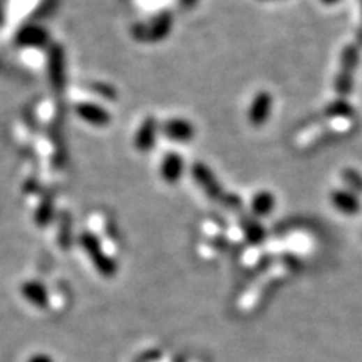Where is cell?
Segmentation results:
<instances>
[{
    "label": "cell",
    "instance_id": "cell-1",
    "mask_svg": "<svg viewBox=\"0 0 362 362\" xmlns=\"http://www.w3.org/2000/svg\"><path fill=\"white\" fill-rule=\"evenodd\" d=\"M359 65V47L355 44H347L341 52L340 68L333 80V89H335L338 98H347L355 85V74Z\"/></svg>",
    "mask_w": 362,
    "mask_h": 362
},
{
    "label": "cell",
    "instance_id": "cell-5",
    "mask_svg": "<svg viewBox=\"0 0 362 362\" xmlns=\"http://www.w3.org/2000/svg\"><path fill=\"white\" fill-rule=\"evenodd\" d=\"M162 133L174 142H189L195 136V127L188 119L172 118L162 126Z\"/></svg>",
    "mask_w": 362,
    "mask_h": 362
},
{
    "label": "cell",
    "instance_id": "cell-16",
    "mask_svg": "<svg viewBox=\"0 0 362 362\" xmlns=\"http://www.w3.org/2000/svg\"><path fill=\"white\" fill-rule=\"evenodd\" d=\"M341 177H342V180H345V183L347 184L349 190H352L354 193H361L362 192V175L358 171L352 169V168H347V169L342 171Z\"/></svg>",
    "mask_w": 362,
    "mask_h": 362
},
{
    "label": "cell",
    "instance_id": "cell-3",
    "mask_svg": "<svg viewBox=\"0 0 362 362\" xmlns=\"http://www.w3.org/2000/svg\"><path fill=\"white\" fill-rule=\"evenodd\" d=\"M192 177L197 181V184L202 189V192L207 195V197L213 201H220L225 202L228 193H225L222 184L218 181V179L215 177V174L211 172V169L209 168L207 165L204 163H195L192 166Z\"/></svg>",
    "mask_w": 362,
    "mask_h": 362
},
{
    "label": "cell",
    "instance_id": "cell-7",
    "mask_svg": "<svg viewBox=\"0 0 362 362\" xmlns=\"http://www.w3.org/2000/svg\"><path fill=\"white\" fill-rule=\"evenodd\" d=\"M157 130H159V126H157V121L153 116L144 119V123L137 128V133L135 136V146L137 151L148 153L153 150L157 139Z\"/></svg>",
    "mask_w": 362,
    "mask_h": 362
},
{
    "label": "cell",
    "instance_id": "cell-6",
    "mask_svg": "<svg viewBox=\"0 0 362 362\" xmlns=\"http://www.w3.org/2000/svg\"><path fill=\"white\" fill-rule=\"evenodd\" d=\"M331 202L342 215L354 216L361 211L358 195L349 189H335L331 192Z\"/></svg>",
    "mask_w": 362,
    "mask_h": 362
},
{
    "label": "cell",
    "instance_id": "cell-12",
    "mask_svg": "<svg viewBox=\"0 0 362 362\" xmlns=\"http://www.w3.org/2000/svg\"><path fill=\"white\" fill-rule=\"evenodd\" d=\"M354 106H352L346 98H337L329 103L324 109V115L332 119H340V118H350L354 115Z\"/></svg>",
    "mask_w": 362,
    "mask_h": 362
},
{
    "label": "cell",
    "instance_id": "cell-15",
    "mask_svg": "<svg viewBox=\"0 0 362 362\" xmlns=\"http://www.w3.org/2000/svg\"><path fill=\"white\" fill-rule=\"evenodd\" d=\"M243 231L246 239L250 243H259L264 237V229L254 219H245L243 220Z\"/></svg>",
    "mask_w": 362,
    "mask_h": 362
},
{
    "label": "cell",
    "instance_id": "cell-20",
    "mask_svg": "<svg viewBox=\"0 0 362 362\" xmlns=\"http://www.w3.org/2000/svg\"><path fill=\"white\" fill-rule=\"evenodd\" d=\"M259 2H275V0H259Z\"/></svg>",
    "mask_w": 362,
    "mask_h": 362
},
{
    "label": "cell",
    "instance_id": "cell-11",
    "mask_svg": "<svg viewBox=\"0 0 362 362\" xmlns=\"http://www.w3.org/2000/svg\"><path fill=\"white\" fill-rule=\"evenodd\" d=\"M275 202H276V199L271 192L262 190L254 195L252 201H250V210H252L255 216L263 218V216L271 215V213L273 211Z\"/></svg>",
    "mask_w": 362,
    "mask_h": 362
},
{
    "label": "cell",
    "instance_id": "cell-4",
    "mask_svg": "<svg viewBox=\"0 0 362 362\" xmlns=\"http://www.w3.org/2000/svg\"><path fill=\"white\" fill-rule=\"evenodd\" d=\"M273 98L267 91H259L249 105L248 121L252 127H263L272 115Z\"/></svg>",
    "mask_w": 362,
    "mask_h": 362
},
{
    "label": "cell",
    "instance_id": "cell-10",
    "mask_svg": "<svg viewBox=\"0 0 362 362\" xmlns=\"http://www.w3.org/2000/svg\"><path fill=\"white\" fill-rule=\"evenodd\" d=\"M82 245H83V248L88 250L91 258L94 259V262L98 264V267L101 269V271H105V272L112 271L114 263L110 262V258L103 255V250H101V248L98 245V240L94 236L83 234L82 236Z\"/></svg>",
    "mask_w": 362,
    "mask_h": 362
},
{
    "label": "cell",
    "instance_id": "cell-18",
    "mask_svg": "<svg viewBox=\"0 0 362 362\" xmlns=\"http://www.w3.org/2000/svg\"><path fill=\"white\" fill-rule=\"evenodd\" d=\"M320 2H322L323 5H326V6H332V5L340 3L341 0H320Z\"/></svg>",
    "mask_w": 362,
    "mask_h": 362
},
{
    "label": "cell",
    "instance_id": "cell-2",
    "mask_svg": "<svg viewBox=\"0 0 362 362\" xmlns=\"http://www.w3.org/2000/svg\"><path fill=\"white\" fill-rule=\"evenodd\" d=\"M174 24L171 13L163 11L145 23L132 26V36L139 43H160L169 36Z\"/></svg>",
    "mask_w": 362,
    "mask_h": 362
},
{
    "label": "cell",
    "instance_id": "cell-21",
    "mask_svg": "<svg viewBox=\"0 0 362 362\" xmlns=\"http://www.w3.org/2000/svg\"><path fill=\"white\" fill-rule=\"evenodd\" d=\"M361 17H362V0H361Z\"/></svg>",
    "mask_w": 362,
    "mask_h": 362
},
{
    "label": "cell",
    "instance_id": "cell-14",
    "mask_svg": "<svg viewBox=\"0 0 362 362\" xmlns=\"http://www.w3.org/2000/svg\"><path fill=\"white\" fill-rule=\"evenodd\" d=\"M20 41L27 45H41L47 41V33L41 27H26L20 33Z\"/></svg>",
    "mask_w": 362,
    "mask_h": 362
},
{
    "label": "cell",
    "instance_id": "cell-8",
    "mask_svg": "<svg viewBox=\"0 0 362 362\" xmlns=\"http://www.w3.org/2000/svg\"><path fill=\"white\" fill-rule=\"evenodd\" d=\"M76 114L85 123L94 127H106L110 123V114L107 110L94 103H79L76 106Z\"/></svg>",
    "mask_w": 362,
    "mask_h": 362
},
{
    "label": "cell",
    "instance_id": "cell-19",
    "mask_svg": "<svg viewBox=\"0 0 362 362\" xmlns=\"http://www.w3.org/2000/svg\"><path fill=\"white\" fill-rule=\"evenodd\" d=\"M31 362H50V359H47L45 356H36Z\"/></svg>",
    "mask_w": 362,
    "mask_h": 362
},
{
    "label": "cell",
    "instance_id": "cell-17",
    "mask_svg": "<svg viewBox=\"0 0 362 362\" xmlns=\"http://www.w3.org/2000/svg\"><path fill=\"white\" fill-rule=\"evenodd\" d=\"M198 0H179V5L183 8V9H192L197 6Z\"/></svg>",
    "mask_w": 362,
    "mask_h": 362
},
{
    "label": "cell",
    "instance_id": "cell-9",
    "mask_svg": "<svg viewBox=\"0 0 362 362\" xmlns=\"http://www.w3.org/2000/svg\"><path fill=\"white\" fill-rule=\"evenodd\" d=\"M184 171V160L177 153H168L162 160L160 165V175L168 184L179 183Z\"/></svg>",
    "mask_w": 362,
    "mask_h": 362
},
{
    "label": "cell",
    "instance_id": "cell-13",
    "mask_svg": "<svg viewBox=\"0 0 362 362\" xmlns=\"http://www.w3.org/2000/svg\"><path fill=\"white\" fill-rule=\"evenodd\" d=\"M52 82L53 86L62 89L65 83V62H63V53L59 47L54 49L52 56Z\"/></svg>",
    "mask_w": 362,
    "mask_h": 362
}]
</instances>
